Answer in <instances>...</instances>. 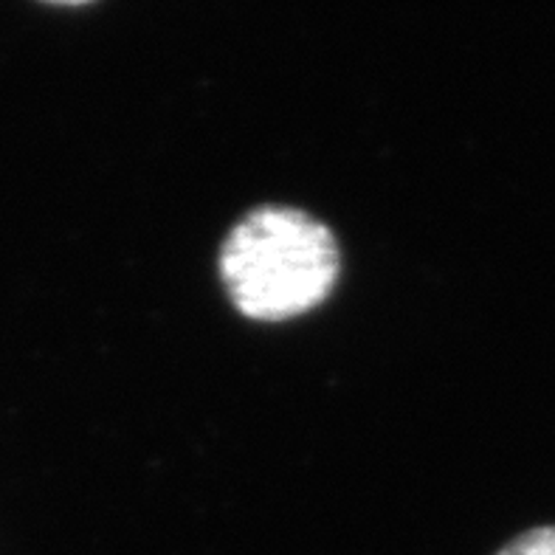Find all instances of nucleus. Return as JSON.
Masks as SVG:
<instances>
[{"instance_id":"nucleus-1","label":"nucleus","mask_w":555,"mask_h":555,"mask_svg":"<svg viewBox=\"0 0 555 555\" xmlns=\"http://www.w3.org/2000/svg\"><path fill=\"white\" fill-rule=\"evenodd\" d=\"M220 276L246 319L285 322L302 317L336 285V237L308 211L260 206L225 234Z\"/></svg>"},{"instance_id":"nucleus-2","label":"nucleus","mask_w":555,"mask_h":555,"mask_svg":"<svg viewBox=\"0 0 555 555\" xmlns=\"http://www.w3.org/2000/svg\"><path fill=\"white\" fill-rule=\"evenodd\" d=\"M496 555H555V525L525 530L511 539Z\"/></svg>"},{"instance_id":"nucleus-3","label":"nucleus","mask_w":555,"mask_h":555,"mask_svg":"<svg viewBox=\"0 0 555 555\" xmlns=\"http://www.w3.org/2000/svg\"><path fill=\"white\" fill-rule=\"evenodd\" d=\"M49 3H65V7H82V3H91V0H49Z\"/></svg>"}]
</instances>
